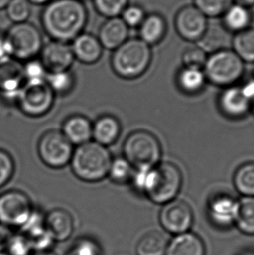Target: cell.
Here are the masks:
<instances>
[{
    "instance_id": "14",
    "label": "cell",
    "mask_w": 254,
    "mask_h": 255,
    "mask_svg": "<svg viewBox=\"0 0 254 255\" xmlns=\"http://www.w3.org/2000/svg\"><path fill=\"white\" fill-rule=\"evenodd\" d=\"M42 64L47 73H56L67 71L74 61V55L71 45L64 42H50L43 46L41 52Z\"/></svg>"
},
{
    "instance_id": "11",
    "label": "cell",
    "mask_w": 254,
    "mask_h": 255,
    "mask_svg": "<svg viewBox=\"0 0 254 255\" xmlns=\"http://www.w3.org/2000/svg\"><path fill=\"white\" fill-rule=\"evenodd\" d=\"M174 26L180 38L194 43L205 37L208 22L207 17L194 5H186L177 11Z\"/></svg>"
},
{
    "instance_id": "28",
    "label": "cell",
    "mask_w": 254,
    "mask_h": 255,
    "mask_svg": "<svg viewBox=\"0 0 254 255\" xmlns=\"http://www.w3.org/2000/svg\"><path fill=\"white\" fill-rule=\"evenodd\" d=\"M235 223L242 233L254 235V197H243L238 201Z\"/></svg>"
},
{
    "instance_id": "33",
    "label": "cell",
    "mask_w": 254,
    "mask_h": 255,
    "mask_svg": "<svg viewBox=\"0 0 254 255\" xmlns=\"http://www.w3.org/2000/svg\"><path fill=\"white\" fill-rule=\"evenodd\" d=\"M234 0H193V5L206 17H221Z\"/></svg>"
},
{
    "instance_id": "18",
    "label": "cell",
    "mask_w": 254,
    "mask_h": 255,
    "mask_svg": "<svg viewBox=\"0 0 254 255\" xmlns=\"http://www.w3.org/2000/svg\"><path fill=\"white\" fill-rule=\"evenodd\" d=\"M129 28L121 17L107 18L100 26L98 38L103 48L115 50L128 39Z\"/></svg>"
},
{
    "instance_id": "15",
    "label": "cell",
    "mask_w": 254,
    "mask_h": 255,
    "mask_svg": "<svg viewBox=\"0 0 254 255\" xmlns=\"http://www.w3.org/2000/svg\"><path fill=\"white\" fill-rule=\"evenodd\" d=\"M219 107L221 113L232 119L244 117L252 107V102L245 96L241 86H228L220 94Z\"/></svg>"
},
{
    "instance_id": "22",
    "label": "cell",
    "mask_w": 254,
    "mask_h": 255,
    "mask_svg": "<svg viewBox=\"0 0 254 255\" xmlns=\"http://www.w3.org/2000/svg\"><path fill=\"white\" fill-rule=\"evenodd\" d=\"M166 32L167 23L165 17L157 12L147 14L138 27L139 38L150 46L160 43Z\"/></svg>"
},
{
    "instance_id": "23",
    "label": "cell",
    "mask_w": 254,
    "mask_h": 255,
    "mask_svg": "<svg viewBox=\"0 0 254 255\" xmlns=\"http://www.w3.org/2000/svg\"><path fill=\"white\" fill-rule=\"evenodd\" d=\"M206 249L198 235L186 232L178 235L167 246L165 255H205Z\"/></svg>"
},
{
    "instance_id": "48",
    "label": "cell",
    "mask_w": 254,
    "mask_h": 255,
    "mask_svg": "<svg viewBox=\"0 0 254 255\" xmlns=\"http://www.w3.org/2000/svg\"><path fill=\"white\" fill-rule=\"evenodd\" d=\"M56 255L55 254H53V253L50 252L48 250H46V251H39V252L35 253L34 255Z\"/></svg>"
},
{
    "instance_id": "47",
    "label": "cell",
    "mask_w": 254,
    "mask_h": 255,
    "mask_svg": "<svg viewBox=\"0 0 254 255\" xmlns=\"http://www.w3.org/2000/svg\"><path fill=\"white\" fill-rule=\"evenodd\" d=\"M10 0H0V10L5 9L8 3H10Z\"/></svg>"
},
{
    "instance_id": "42",
    "label": "cell",
    "mask_w": 254,
    "mask_h": 255,
    "mask_svg": "<svg viewBox=\"0 0 254 255\" xmlns=\"http://www.w3.org/2000/svg\"><path fill=\"white\" fill-rule=\"evenodd\" d=\"M13 234L10 233L8 229V227L5 226H0V252L1 250L6 249L8 243L10 242V238L12 237Z\"/></svg>"
},
{
    "instance_id": "45",
    "label": "cell",
    "mask_w": 254,
    "mask_h": 255,
    "mask_svg": "<svg viewBox=\"0 0 254 255\" xmlns=\"http://www.w3.org/2000/svg\"><path fill=\"white\" fill-rule=\"evenodd\" d=\"M234 3L248 9H251L254 6V0H234Z\"/></svg>"
},
{
    "instance_id": "44",
    "label": "cell",
    "mask_w": 254,
    "mask_h": 255,
    "mask_svg": "<svg viewBox=\"0 0 254 255\" xmlns=\"http://www.w3.org/2000/svg\"><path fill=\"white\" fill-rule=\"evenodd\" d=\"M10 56V49L7 43L5 36L0 34V60ZM11 57V56H10Z\"/></svg>"
},
{
    "instance_id": "4",
    "label": "cell",
    "mask_w": 254,
    "mask_h": 255,
    "mask_svg": "<svg viewBox=\"0 0 254 255\" xmlns=\"http://www.w3.org/2000/svg\"><path fill=\"white\" fill-rule=\"evenodd\" d=\"M182 181V172L175 164L159 163L149 171L143 194L154 203H167L175 200Z\"/></svg>"
},
{
    "instance_id": "8",
    "label": "cell",
    "mask_w": 254,
    "mask_h": 255,
    "mask_svg": "<svg viewBox=\"0 0 254 255\" xmlns=\"http://www.w3.org/2000/svg\"><path fill=\"white\" fill-rule=\"evenodd\" d=\"M55 93L46 80L25 81L17 95V106L30 117H40L51 110Z\"/></svg>"
},
{
    "instance_id": "21",
    "label": "cell",
    "mask_w": 254,
    "mask_h": 255,
    "mask_svg": "<svg viewBox=\"0 0 254 255\" xmlns=\"http://www.w3.org/2000/svg\"><path fill=\"white\" fill-rule=\"evenodd\" d=\"M62 133L72 145H82L93 138V124L85 116L73 115L65 121Z\"/></svg>"
},
{
    "instance_id": "38",
    "label": "cell",
    "mask_w": 254,
    "mask_h": 255,
    "mask_svg": "<svg viewBox=\"0 0 254 255\" xmlns=\"http://www.w3.org/2000/svg\"><path fill=\"white\" fill-rule=\"evenodd\" d=\"M65 255H101V250L92 239L82 238L75 242Z\"/></svg>"
},
{
    "instance_id": "30",
    "label": "cell",
    "mask_w": 254,
    "mask_h": 255,
    "mask_svg": "<svg viewBox=\"0 0 254 255\" xmlns=\"http://www.w3.org/2000/svg\"><path fill=\"white\" fill-rule=\"evenodd\" d=\"M234 185L241 195L254 197V161L238 167L234 172Z\"/></svg>"
},
{
    "instance_id": "32",
    "label": "cell",
    "mask_w": 254,
    "mask_h": 255,
    "mask_svg": "<svg viewBox=\"0 0 254 255\" xmlns=\"http://www.w3.org/2000/svg\"><path fill=\"white\" fill-rule=\"evenodd\" d=\"M133 166L124 157L113 159L108 175L114 182L124 184L129 182L133 175Z\"/></svg>"
},
{
    "instance_id": "2",
    "label": "cell",
    "mask_w": 254,
    "mask_h": 255,
    "mask_svg": "<svg viewBox=\"0 0 254 255\" xmlns=\"http://www.w3.org/2000/svg\"><path fill=\"white\" fill-rule=\"evenodd\" d=\"M113 158L107 146L95 141L78 145L70 161L72 172L86 182H97L108 175Z\"/></svg>"
},
{
    "instance_id": "50",
    "label": "cell",
    "mask_w": 254,
    "mask_h": 255,
    "mask_svg": "<svg viewBox=\"0 0 254 255\" xmlns=\"http://www.w3.org/2000/svg\"><path fill=\"white\" fill-rule=\"evenodd\" d=\"M0 255H9L7 253H1L0 252Z\"/></svg>"
},
{
    "instance_id": "39",
    "label": "cell",
    "mask_w": 254,
    "mask_h": 255,
    "mask_svg": "<svg viewBox=\"0 0 254 255\" xmlns=\"http://www.w3.org/2000/svg\"><path fill=\"white\" fill-rule=\"evenodd\" d=\"M47 71L40 60L30 59L24 65V75L25 81L45 80Z\"/></svg>"
},
{
    "instance_id": "40",
    "label": "cell",
    "mask_w": 254,
    "mask_h": 255,
    "mask_svg": "<svg viewBox=\"0 0 254 255\" xmlns=\"http://www.w3.org/2000/svg\"><path fill=\"white\" fill-rule=\"evenodd\" d=\"M5 249L9 255H31L32 251L30 243L21 233L12 235Z\"/></svg>"
},
{
    "instance_id": "13",
    "label": "cell",
    "mask_w": 254,
    "mask_h": 255,
    "mask_svg": "<svg viewBox=\"0 0 254 255\" xmlns=\"http://www.w3.org/2000/svg\"><path fill=\"white\" fill-rule=\"evenodd\" d=\"M25 82L24 66L13 57L0 60V94L7 102H17V95Z\"/></svg>"
},
{
    "instance_id": "5",
    "label": "cell",
    "mask_w": 254,
    "mask_h": 255,
    "mask_svg": "<svg viewBox=\"0 0 254 255\" xmlns=\"http://www.w3.org/2000/svg\"><path fill=\"white\" fill-rule=\"evenodd\" d=\"M124 158L134 169L152 168L161 159V145L158 138L150 131L139 130L127 137L123 146Z\"/></svg>"
},
{
    "instance_id": "51",
    "label": "cell",
    "mask_w": 254,
    "mask_h": 255,
    "mask_svg": "<svg viewBox=\"0 0 254 255\" xmlns=\"http://www.w3.org/2000/svg\"><path fill=\"white\" fill-rule=\"evenodd\" d=\"M253 111H254V107H253Z\"/></svg>"
},
{
    "instance_id": "36",
    "label": "cell",
    "mask_w": 254,
    "mask_h": 255,
    "mask_svg": "<svg viewBox=\"0 0 254 255\" xmlns=\"http://www.w3.org/2000/svg\"><path fill=\"white\" fill-rule=\"evenodd\" d=\"M208 56L201 47L192 45L183 52L182 62L185 67L202 68L205 66Z\"/></svg>"
},
{
    "instance_id": "9",
    "label": "cell",
    "mask_w": 254,
    "mask_h": 255,
    "mask_svg": "<svg viewBox=\"0 0 254 255\" xmlns=\"http://www.w3.org/2000/svg\"><path fill=\"white\" fill-rule=\"evenodd\" d=\"M38 151L42 161L52 168H62L68 165L72 154L73 145L65 138L62 131H49L40 138Z\"/></svg>"
},
{
    "instance_id": "19",
    "label": "cell",
    "mask_w": 254,
    "mask_h": 255,
    "mask_svg": "<svg viewBox=\"0 0 254 255\" xmlns=\"http://www.w3.org/2000/svg\"><path fill=\"white\" fill-rule=\"evenodd\" d=\"M238 201L228 195L214 197L208 205L209 217L214 224L228 227L235 222Z\"/></svg>"
},
{
    "instance_id": "6",
    "label": "cell",
    "mask_w": 254,
    "mask_h": 255,
    "mask_svg": "<svg viewBox=\"0 0 254 255\" xmlns=\"http://www.w3.org/2000/svg\"><path fill=\"white\" fill-rule=\"evenodd\" d=\"M206 80L218 86H234L244 73V62L233 51L218 50L207 57L204 66Z\"/></svg>"
},
{
    "instance_id": "17",
    "label": "cell",
    "mask_w": 254,
    "mask_h": 255,
    "mask_svg": "<svg viewBox=\"0 0 254 255\" xmlns=\"http://www.w3.org/2000/svg\"><path fill=\"white\" fill-rule=\"evenodd\" d=\"M21 228V234L30 243L32 250L36 252L48 250L53 241L46 231L44 217L40 216V214L34 211L27 222Z\"/></svg>"
},
{
    "instance_id": "43",
    "label": "cell",
    "mask_w": 254,
    "mask_h": 255,
    "mask_svg": "<svg viewBox=\"0 0 254 255\" xmlns=\"http://www.w3.org/2000/svg\"><path fill=\"white\" fill-rule=\"evenodd\" d=\"M241 88L245 96L251 102H254V78L248 80Z\"/></svg>"
},
{
    "instance_id": "20",
    "label": "cell",
    "mask_w": 254,
    "mask_h": 255,
    "mask_svg": "<svg viewBox=\"0 0 254 255\" xmlns=\"http://www.w3.org/2000/svg\"><path fill=\"white\" fill-rule=\"evenodd\" d=\"M71 47L74 58L84 64L96 63L103 52V46L98 37L84 32L72 41Z\"/></svg>"
},
{
    "instance_id": "25",
    "label": "cell",
    "mask_w": 254,
    "mask_h": 255,
    "mask_svg": "<svg viewBox=\"0 0 254 255\" xmlns=\"http://www.w3.org/2000/svg\"><path fill=\"white\" fill-rule=\"evenodd\" d=\"M221 17L223 27L234 34L251 27L253 22L251 9L234 3L227 9Z\"/></svg>"
},
{
    "instance_id": "1",
    "label": "cell",
    "mask_w": 254,
    "mask_h": 255,
    "mask_svg": "<svg viewBox=\"0 0 254 255\" xmlns=\"http://www.w3.org/2000/svg\"><path fill=\"white\" fill-rule=\"evenodd\" d=\"M42 27L55 41L69 43L83 33L88 10L82 0H52L42 10Z\"/></svg>"
},
{
    "instance_id": "34",
    "label": "cell",
    "mask_w": 254,
    "mask_h": 255,
    "mask_svg": "<svg viewBox=\"0 0 254 255\" xmlns=\"http://www.w3.org/2000/svg\"><path fill=\"white\" fill-rule=\"evenodd\" d=\"M129 2L130 0H93V4L100 16L111 18L121 17Z\"/></svg>"
},
{
    "instance_id": "10",
    "label": "cell",
    "mask_w": 254,
    "mask_h": 255,
    "mask_svg": "<svg viewBox=\"0 0 254 255\" xmlns=\"http://www.w3.org/2000/svg\"><path fill=\"white\" fill-rule=\"evenodd\" d=\"M33 207L25 193L12 190L0 195V223L5 227H23L31 214Z\"/></svg>"
},
{
    "instance_id": "7",
    "label": "cell",
    "mask_w": 254,
    "mask_h": 255,
    "mask_svg": "<svg viewBox=\"0 0 254 255\" xmlns=\"http://www.w3.org/2000/svg\"><path fill=\"white\" fill-rule=\"evenodd\" d=\"M10 54L17 60H30L38 55L43 48L41 32L29 22L14 24L4 34Z\"/></svg>"
},
{
    "instance_id": "16",
    "label": "cell",
    "mask_w": 254,
    "mask_h": 255,
    "mask_svg": "<svg viewBox=\"0 0 254 255\" xmlns=\"http://www.w3.org/2000/svg\"><path fill=\"white\" fill-rule=\"evenodd\" d=\"M45 227L53 242H65L74 231V221L70 213L56 208L50 211L44 218Z\"/></svg>"
},
{
    "instance_id": "26",
    "label": "cell",
    "mask_w": 254,
    "mask_h": 255,
    "mask_svg": "<svg viewBox=\"0 0 254 255\" xmlns=\"http://www.w3.org/2000/svg\"><path fill=\"white\" fill-rule=\"evenodd\" d=\"M206 82V75L200 68L184 67L177 76L179 89L187 94H196L202 91Z\"/></svg>"
},
{
    "instance_id": "29",
    "label": "cell",
    "mask_w": 254,
    "mask_h": 255,
    "mask_svg": "<svg viewBox=\"0 0 254 255\" xmlns=\"http://www.w3.org/2000/svg\"><path fill=\"white\" fill-rule=\"evenodd\" d=\"M233 48L243 62L254 63V28L235 33Z\"/></svg>"
},
{
    "instance_id": "3",
    "label": "cell",
    "mask_w": 254,
    "mask_h": 255,
    "mask_svg": "<svg viewBox=\"0 0 254 255\" xmlns=\"http://www.w3.org/2000/svg\"><path fill=\"white\" fill-rule=\"evenodd\" d=\"M151 61L150 45L140 38H130L114 50L111 63L118 76L133 80L147 71Z\"/></svg>"
},
{
    "instance_id": "41",
    "label": "cell",
    "mask_w": 254,
    "mask_h": 255,
    "mask_svg": "<svg viewBox=\"0 0 254 255\" xmlns=\"http://www.w3.org/2000/svg\"><path fill=\"white\" fill-rule=\"evenodd\" d=\"M15 164L12 157L3 149H0V188L9 182L13 175Z\"/></svg>"
},
{
    "instance_id": "31",
    "label": "cell",
    "mask_w": 254,
    "mask_h": 255,
    "mask_svg": "<svg viewBox=\"0 0 254 255\" xmlns=\"http://www.w3.org/2000/svg\"><path fill=\"white\" fill-rule=\"evenodd\" d=\"M45 80L53 93L59 95H65L70 93L75 85V79L70 70L48 73Z\"/></svg>"
},
{
    "instance_id": "27",
    "label": "cell",
    "mask_w": 254,
    "mask_h": 255,
    "mask_svg": "<svg viewBox=\"0 0 254 255\" xmlns=\"http://www.w3.org/2000/svg\"><path fill=\"white\" fill-rule=\"evenodd\" d=\"M167 242L165 236L158 231H150L144 234L137 242V255H165Z\"/></svg>"
},
{
    "instance_id": "49",
    "label": "cell",
    "mask_w": 254,
    "mask_h": 255,
    "mask_svg": "<svg viewBox=\"0 0 254 255\" xmlns=\"http://www.w3.org/2000/svg\"><path fill=\"white\" fill-rule=\"evenodd\" d=\"M239 255H254V251H246V252L242 253V254Z\"/></svg>"
},
{
    "instance_id": "37",
    "label": "cell",
    "mask_w": 254,
    "mask_h": 255,
    "mask_svg": "<svg viewBox=\"0 0 254 255\" xmlns=\"http://www.w3.org/2000/svg\"><path fill=\"white\" fill-rule=\"evenodd\" d=\"M146 12L143 7L138 4H128L122 11L121 17L128 28H138L146 17Z\"/></svg>"
},
{
    "instance_id": "24",
    "label": "cell",
    "mask_w": 254,
    "mask_h": 255,
    "mask_svg": "<svg viewBox=\"0 0 254 255\" xmlns=\"http://www.w3.org/2000/svg\"><path fill=\"white\" fill-rule=\"evenodd\" d=\"M121 126L116 118L104 115L93 125V138L100 145H113L121 135Z\"/></svg>"
},
{
    "instance_id": "46",
    "label": "cell",
    "mask_w": 254,
    "mask_h": 255,
    "mask_svg": "<svg viewBox=\"0 0 254 255\" xmlns=\"http://www.w3.org/2000/svg\"><path fill=\"white\" fill-rule=\"evenodd\" d=\"M29 3L38 6H45L47 3H50L52 0H27Z\"/></svg>"
},
{
    "instance_id": "35",
    "label": "cell",
    "mask_w": 254,
    "mask_h": 255,
    "mask_svg": "<svg viewBox=\"0 0 254 255\" xmlns=\"http://www.w3.org/2000/svg\"><path fill=\"white\" fill-rule=\"evenodd\" d=\"M31 6L27 0H10L5 8L7 17L13 24L27 22L31 16Z\"/></svg>"
},
{
    "instance_id": "12",
    "label": "cell",
    "mask_w": 254,
    "mask_h": 255,
    "mask_svg": "<svg viewBox=\"0 0 254 255\" xmlns=\"http://www.w3.org/2000/svg\"><path fill=\"white\" fill-rule=\"evenodd\" d=\"M159 221L162 227L172 234L186 233L192 227L193 221L192 208L184 200L169 201L160 211Z\"/></svg>"
}]
</instances>
